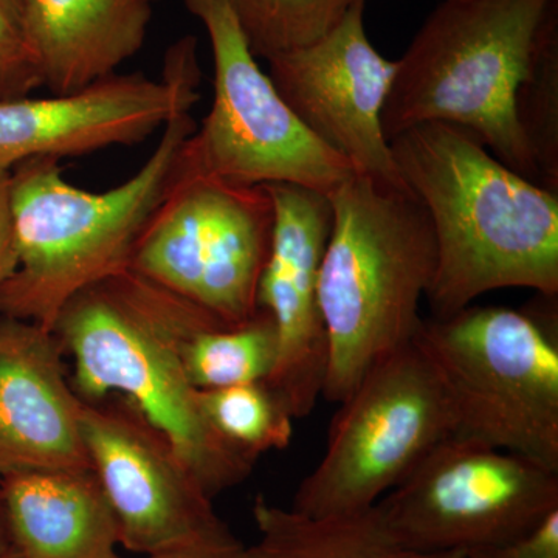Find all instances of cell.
Listing matches in <instances>:
<instances>
[{"label": "cell", "mask_w": 558, "mask_h": 558, "mask_svg": "<svg viewBox=\"0 0 558 558\" xmlns=\"http://www.w3.org/2000/svg\"><path fill=\"white\" fill-rule=\"evenodd\" d=\"M146 0H24V27L43 86L70 94L117 73L142 50Z\"/></svg>", "instance_id": "obj_16"}, {"label": "cell", "mask_w": 558, "mask_h": 558, "mask_svg": "<svg viewBox=\"0 0 558 558\" xmlns=\"http://www.w3.org/2000/svg\"><path fill=\"white\" fill-rule=\"evenodd\" d=\"M339 405L325 453L293 498L306 515L374 508L453 436L449 403L414 341L373 366Z\"/></svg>", "instance_id": "obj_8"}, {"label": "cell", "mask_w": 558, "mask_h": 558, "mask_svg": "<svg viewBox=\"0 0 558 558\" xmlns=\"http://www.w3.org/2000/svg\"><path fill=\"white\" fill-rule=\"evenodd\" d=\"M145 558H250L248 546L234 537L233 532L226 531L216 537L202 539L193 545L167 550Z\"/></svg>", "instance_id": "obj_26"}, {"label": "cell", "mask_w": 558, "mask_h": 558, "mask_svg": "<svg viewBox=\"0 0 558 558\" xmlns=\"http://www.w3.org/2000/svg\"><path fill=\"white\" fill-rule=\"evenodd\" d=\"M170 290L124 269L87 286L62 307L51 332L72 359L83 402L116 395L159 429L215 499L252 475L256 459L218 435L202 410L165 328Z\"/></svg>", "instance_id": "obj_4"}, {"label": "cell", "mask_w": 558, "mask_h": 558, "mask_svg": "<svg viewBox=\"0 0 558 558\" xmlns=\"http://www.w3.org/2000/svg\"><path fill=\"white\" fill-rule=\"evenodd\" d=\"M365 10L357 3L315 43L270 58L267 73L301 124L355 172L409 186L381 126L398 61L371 43Z\"/></svg>", "instance_id": "obj_13"}, {"label": "cell", "mask_w": 558, "mask_h": 558, "mask_svg": "<svg viewBox=\"0 0 558 558\" xmlns=\"http://www.w3.org/2000/svg\"><path fill=\"white\" fill-rule=\"evenodd\" d=\"M27 92L17 86L14 81L0 75V100H9V98L25 97Z\"/></svg>", "instance_id": "obj_28"}, {"label": "cell", "mask_w": 558, "mask_h": 558, "mask_svg": "<svg viewBox=\"0 0 558 558\" xmlns=\"http://www.w3.org/2000/svg\"><path fill=\"white\" fill-rule=\"evenodd\" d=\"M328 196L332 227L318 281L328 343L322 398L340 403L373 366L413 343L436 242L409 186L352 172Z\"/></svg>", "instance_id": "obj_3"}, {"label": "cell", "mask_w": 558, "mask_h": 558, "mask_svg": "<svg viewBox=\"0 0 558 558\" xmlns=\"http://www.w3.org/2000/svg\"><path fill=\"white\" fill-rule=\"evenodd\" d=\"M0 75L31 94L43 87L24 27V0H0Z\"/></svg>", "instance_id": "obj_23"}, {"label": "cell", "mask_w": 558, "mask_h": 558, "mask_svg": "<svg viewBox=\"0 0 558 558\" xmlns=\"http://www.w3.org/2000/svg\"><path fill=\"white\" fill-rule=\"evenodd\" d=\"M16 267L13 213H11V170L0 168V288Z\"/></svg>", "instance_id": "obj_25"}, {"label": "cell", "mask_w": 558, "mask_h": 558, "mask_svg": "<svg viewBox=\"0 0 558 558\" xmlns=\"http://www.w3.org/2000/svg\"><path fill=\"white\" fill-rule=\"evenodd\" d=\"M0 484L25 558H121L119 524L92 468L13 473Z\"/></svg>", "instance_id": "obj_17"}, {"label": "cell", "mask_w": 558, "mask_h": 558, "mask_svg": "<svg viewBox=\"0 0 558 558\" xmlns=\"http://www.w3.org/2000/svg\"><path fill=\"white\" fill-rule=\"evenodd\" d=\"M556 301V300H554ZM469 306L422 318L414 344L438 377L453 436L558 472L557 311Z\"/></svg>", "instance_id": "obj_6"}, {"label": "cell", "mask_w": 558, "mask_h": 558, "mask_svg": "<svg viewBox=\"0 0 558 558\" xmlns=\"http://www.w3.org/2000/svg\"><path fill=\"white\" fill-rule=\"evenodd\" d=\"M439 2H442V0H439Z\"/></svg>", "instance_id": "obj_31"}, {"label": "cell", "mask_w": 558, "mask_h": 558, "mask_svg": "<svg viewBox=\"0 0 558 558\" xmlns=\"http://www.w3.org/2000/svg\"><path fill=\"white\" fill-rule=\"evenodd\" d=\"M201 78L197 39L189 35L168 49L160 80L112 73L70 94L0 100V168L145 142L193 110Z\"/></svg>", "instance_id": "obj_11"}, {"label": "cell", "mask_w": 558, "mask_h": 558, "mask_svg": "<svg viewBox=\"0 0 558 558\" xmlns=\"http://www.w3.org/2000/svg\"><path fill=\"white\" fill-rule=\"evenodd\" d=\"M274 230L256 292L274 319L278 357L264 381L293 418L310 416L323 396L328 343L318 306L323 256L332 227L329 196L292 183H269Z\"/></svg>", "instance_id": "obj_14"}, {"label": "cell", "mask_w": 558, "mask_h": 558, "mask_svg": "<svg viewBox=\"0 0 558 558\" xmlns=\"http://www.w3.org/2000/svg\"><path fill=\"white\" fill-rule=\"evenodd\" d=\"M258 539L250 558H465L462 550L421 553L392 537L371 508L347 515L312 517L258 495L252 508Z\"/></svg>", "instance_id": "obj_19"}, {"label": "cell", "mask_w": 558, "mask_h": 558, "mask_svg": "<svg viewBox=\"0 0 558 558\" xmlns=\"http://www.w3.org/2000/svg\"><path fill=\"white\" fill-rule=\"evenodd\" d=\"M389 148L435 233L433 317H450L498 289L557 299L558 194L453 124H418L389 140Z\"/></svg>", "instance_id": "obj_1"}, {"label": "cell", "mask_w": 558, "mask_h": 558, "mask_svg": "<svg viewBox=\"0 0 558 558\" xmlns=\"http://www.w3.org/2000/svg\"><path fill=\"white\" fill-rule=\"evenodd\" d=\"M274 204L266 185L180 180L143 231L130 269L230 326L258 312Z\"/></svg>", "instance_id": "obj_9"}, {"label": "cell", "mask_w": 558, "mask_h": 558, "mask_svg": "<svg viewBox=\"0 0 558 558\" xmlns=\"http://www.w3.org/2000/svg\"><path fill=\"white\" fill-rule=\"evenodd\" d=\"M83 402L81 433L120 546L156 556L229 531L170 440L126 399Z\"/></svg>", "instance_id": "obj_12"}, {"label": "cell", "mask_w": 558, "mask_h": 558, "mask_svg": "<svg viewBox=\"0 0 558 558\" xmlns=\"http://www.w3.org/2000/svg\"><path fill=\"white\" fill-rule=\"evenodd\" d=\"M81 407L51 330L0 317V480L90 468Z\"/></svg>", "instance_id": "obj_15"}, {"label": "cell", "mask_w": 558, "mask_h": 558, "mask_svg": "<svg viewBox=\"0 0 558 558\" xmlns=\"http://www.w3.org/2000/svg\"><path fill=\"white\" fill-rule=\"evenodd\" d=\"M465 558H558V509L526 534L498 545L468 550Z\"/></svg>", "instance_id": "obj_24"}, {"label": "cell", "mask_w": 558, "mask_h": 558, "mask_svg": "<svg viewBox=\"0 0 558 558\" xmlns=\"http://www.w3.org/2000/svg\"><path fill=\"white\" fill-rule=\"evenodd\" d=\"M558 509V472L450 436L374 506L392 537L421 553L498 545Z\"/></svg>", "instance_id": "obj_10"}, {"label": "cell", "mask_w": 558, "mask_h": 558, "mask_svg": "<svg viewBox=\"0 0 558 558\" xmlns=\"http://www.w3.org/2000/svg\"><path fill=\"white\" fill-rule=\"evenodd\" d=\"M557 0H442L398 60L381 113L388 142L424 123L470 132L537 183L513 109L539 27Z\"/></svg>", "instance_id": "obj_5"}, {"label": "cell", "mask_w": 558, "mask_h": 558, "mask_svg": "<svg viewBox=\"0 0 558 558\" xmlns=\"http://www.w3.org/2000/svg\"><path fill=\"white\" fill-rule=\"evenodd\" d=\"M368 0H230L256 58L310 46Z\"/></svg>", "instance_id": "obj_22"}, {"label": "cell", "mask_w": 558, "mask_h": 558, "mask_svg": "<svg viewBox=\"0 0 558 558\" xmlns=\"http://www.w3.org/2000/svg\"><path fill=\"white\" fill-rule=\"evenodd\" d=\"M13 548H16V546H14L13 534H11L9 513H7L2 484H0V556Z\"/></svg>", "instance_id": "obj_27"}, {"label": "cell", "mask_w": 558, "mask_h": 558, "mask_svg": "<svg viewBox=\"0 0 558 558\" xmlns=\"http://www.w3.org/2000/svg\"><path fill=\"white\" fill-rule=\"evenodd\" d=\"M207 31L213 102L183 148V178L241 185L292 183L329 194L352 174L296 119L258 64L230 0H183Z\"/></svg>", "instance_id": "obj_7"}, {"label": "cell", "mask_w": 558, "mask_h": 558, "mask_svg": "<svg viewBox=\"0 0 558 558\" xmlns=\"http://www.w3.org/2000/svg\"><path fill=\"white\" fill-rule=\"evenodd\" d=\"M165 328L186 377L199 391L266 381L277 363V328L263 310L248 322L230 326L174 295Z\"/></svg>", "instance_id": "obj_18"}, {"label": "cell", "mask_w": 558, "mask_h": 558, "mask_svg": "<svg viewBox=\"0 0 558 558\" xmlns=\"http://www.w3.org/2000/svg\"><path fill=\"white\" fill-rule=\"evenodd\" d=\"M513 109L538 185L558 194V0L539 27Z\"/></svg>", "instance_id": "obj_20"}, {"label": "cell", "mask_w": 558, "mask_h": 558, "mask_svg": "<svg viewBox=\"0 0 558 558\" xmlns=\"http://www.w3.org/2000/svg\"><path fill=\"white\" fill-rule=\"evenodd\" d=\"M199 399L220 438L250 458L288 449L292 442L295 418L264 381L207 389Z\"/></svg>", "instance_id": "obj_21"}, {"label": "cell", "mask_w": 558, "mask_h": 558, "mask_svg": "<svg viewBox=\"0 0 558 558\" xmlns=\"http://www.w3.org/2000/svg\"><path fill=\"white\" fill-rule=\"evenodd\" d=\"M0 558H25L24 554L21 553L20 549L13 548L9 550V553L2 554Z\"/></svg>", "instance_id": "obj_29"}, {"label": "cell", "mask_w": 558, "mask_h": 558, "mask_svg": "<svg viewBox=\"0 0 558 558\" xmlns=\"http://www.w3.org/2000/svg\"><path fill=\"white\" fill-rule=\"evenodd\" d=\"M146 2H149L150 5H153L154 2H159V0H146Z\"/></svg>", "instance_id": "obj_30"}, {"label": "cell", "mask_w": 558, "mask_h": 558, "mask_svg": "<svg viewBox=\"0 0 558 558\" xmlns=\"http://www.w3.org/2000/svg\"><path fill=\"white\" fill-rule=\"evenodd\" d=\"M196 130L191 112L179 113L143 167L101 193L70 183L57 159L11 168L16 267L0 288V317L53 330L75 293L128 269L149 220L182 179L183 148Z\"/></svg>", "instance_id": "obj_2"}]
</instances>
